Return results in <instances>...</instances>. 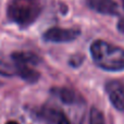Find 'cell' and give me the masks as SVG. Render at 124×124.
<instances>
[{
	"instance_id": "1",
	"label": "cell",
	"mask_w": 124,
	"mask_h": 124,
	"mask_svg": "<svg viewBox=\"0 0 124 124\" xmlns=\"http://www.w3.org/2000/svg\"><path fill=\"white\" fill-rule=\"evenodd\" d=\"M90 54L95 64L110 72L124 70V49L105 40H95L90 45Z\"/></svg>"
},
{
	"instance_id": "2",
	"label": "cell",
	"mask_w": 124,
	"mask_h": 124,
	"mask_svg": "<svg viewBox=\"0 0 124 124\" xmlns=\"http://www.w3.org/2000/svg\"><path fill=\"white\" fill-rule=\"evenodd\" d=\"M43 9V0H11L7 8V15L20 27H27L38 19Z\"/></svg>"
},
{
	"instance_id": "3",
	"label": "cell",
	"mask_w": 124,
	"mask_h": 124,
	"mask_svg": "<svg viewBox=\"0 0 124 124\" xmlns=\"http://www.w3.org/2000/svg\"><path fill=\"white\" fill-rule=\"evenodd\" d=\"M81 35L78 28H62V27H51L47 30L43 35V38L48 43H71L75 40Z\"/></svg>"
},
{
	"instance_id": "4",
	"label": "cell",
	"mask_w": 124,
	"mask_h": 124,
	"mask_svg": "<svg viewBox=\"0 0 124 124\" xmlns=\"http://www.w3.org/2000/svg\"><path fill=\"white\" fill-rule=\"evenodd\" d=\"M105 89L111 105L116 110L124 112V83L112 79L106 84Z\"/></svg>"
},
{
	"instance_id": "5",
	"label": "cell",
	"mask_w": 124,
	"mask_h": 124,
	"mask_svg": "<svg viewBox=\"0 0 124 124\" xmlns=\"http://www.w3.org/2000/svg\"><path fill=\"white\" fill-rule=\"evenodd\" d=\"M36 119L43 124H71L63 112L52 107H43L38 110Z\"/></svg>"
},
{
	"instance_id": "6",
	"label": "cell",
	"mask_w": 124,
	"mask_h": 124,
	"mask_svg": "<svg viewBox=\"0 0 124 124\" xmlns=\"http://www.w3.org/2000/svg\"><path fill=\"white\" fill-rule=\"evenodd\" d=\"M89 9L105 15H118L120 13L119 6L114 0H86Z\"/></svg>"
},
{
	"instance_id": "7",
	"label": "cell",
	"mask_w": 124,
	"mask_h": 124,
	"mask_svg": "<svg viewBox=\"0 0 124 124\" xmlns=\"http://www.w3.org/2000/svg\"><path fill=\"white\" fill-rule=\"evenodd\" d=\"M11 59L17 68L22 66H36L40 63V58L32 51H16L11 54Z\"/></svg>"
},
{
	"instance_id": "8",
	"label": "cell",
	"mask_w": 124,
	"mask_h": 124,
	"mask_svg": "<svg viewBox=\"0 0 124 124\" xmlns=\"http://www.w3.org/2000/svg\"><path fill=\"white\" fill-rule=\"evenodd\" d=\"M52 94L57 96L59 99L65 105H78L83 102V98L81 95H78L76 92H74L71 88L66 87H56L51 89Z\"/></svg>"
},
{
	"instance_id": "9",
	"label": "cell",
	"mask_w": 124,
	"mask_h": 124,
	"mask_svg": "<svg viewBox=\"0 0 124 124\" xmlns=\"http://www.w3.org/2000/svg\"><path fill=\"white\" fill-rule=\"evenodd\" d=\"M0 75L10 77L17 75V69L11 57H7L3 54H0Z\"/></svg>"
},
{
	"instance_id": "10",
	"label": "cell",
	"mask_w": 124,
	"mask_h": 124,
	"mask_svg": "<svg viewBox=\"0 0 124 124\" xmlns=\"http://www.w3.org/2000/svg\"><path fill=\"white\" fill-rule=\"evenodd\" d=\"M89 124H105V116L99 109L93 107L89 112Z\"/></svg>"
},
{
	"instance_id": "11",
	"label": "cell",
	"mask_w": 124,
	"mask_h": 124,
	"mask_svg": "<svg viewBox=\"0 0 124 124\" xmlns=\"http://www.w3.org/2000/svg\"><path fill=\"white\" fill-rule=\"evenodd\" d=\"M83 56H79V54H76V56H73L72 58L70 59V64L74 68H77L79 66V64L83 62Z\"/></svg>"
},
{
	"instance_id": "12",
	"label": "cell",
	"mask_w": 124,
	"mask_h": 124,
	"mask_svg": "<svg viewBox=\"0 0 124 124\" xmlns=\"http://www.w3.org/2000/svg\"><path fill=\"white\" fill-rule=\"evenodd\" d=\"M118 28L120 32L124 33V17L120 20V22H119V24H118Z\"/></svg>"
},
{
	"instance_id": "13",
	"label": "cell",
	"mask_w": 124,
	"mask_h": 124,
	"mask_svg": "<svg viewBox=\"0 0 124 124\" xmlns=\"http://www.w3.org/2000/svg\"><path fill=\"white\" fill-rule=\"evenodd\" d=\"M7 124H19L17 122H15V121H10V122H8Z\"/></svg>"
},
{
	"instance_id": "14",
	"label": "cell",
	"mask_w": 124,
	"mask_h": 124,
	"mask_svg": "<svg viewBox=\"0 0 124 124\" xmlns=\"http://www.w3.org/2000/svg\"><path fill=\"white\" fill-rule=\"evenodd\" d=\"M122 1V3H123V8H124V0H121Z\"/></svg>"
}]
</instances>
